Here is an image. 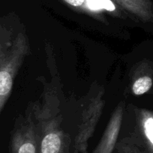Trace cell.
<instances>
[{"mask_svg":"<svg viewBox=\"0 0 153 153\" xmlns=\"http://www.w3.org/2000/svg\"><path fill=\"white\" fill-rule=\"evenodd\" d=\"M152 85V81L151 78L148 76L140 78L134 82L133 85V92L135 95H142L147 92Z\"/></svg>","mask_w":153,"mask_h":153,"instance_id":"7a4b0ae2","label":"cell"},{"mask_svg":"<svg viewBox=\"0 0 153 153\" xmlns=\"http://www.w3.org/2000/svg\"><path fill=\"white\" fill-rule=\"evenodd\" d=\"M64 1L74 7H81L85 4L86 0H64Z\"/></svg>","mask_w":153,"mask_h":153,"instance_id":"5b68a950","label":"cell"},{"mask_svg":"<svg viewBox=\"0 0 153 153\" xmlns=\"http://www.w3.org/2000/svg\"><path fill=\"white\" fill-rule=\"evenodd\" d=\"M40 153H61V140L55 133L46 134L40 143Z\"/></svg>","mask_w":153,"mask_h":153,"instance_id":"6da1fadb","label":"cell"},{"mask_svg":"<svg viewBox=\"0 0 153 153\" xmlns=\"http://www.w3.org/2000/svg\"><path fill=\"white\" fill-rule=\"evenodd\" d=\"M123 5L132 9H140L146 7L147 4L146 0H116Z\"/></svg>","mask_w":153,"mask_h":153,"instance_id":"277c9868","label":"cell"},{"mask_svg":"<svg viewBox=\"0 0 153 153\" xmlns=\"http://www.w3.org/2000/svg\"><path fill=\"white\" fill-rule=\"evenodd\" d=\"M12 86L11 76L5 70L0 72V95L5 96L10 92Z\"/></svg>","mask_w":153,"mask_h":153,"instance_id":"3957f363","label":"cell"}]
</instances>
